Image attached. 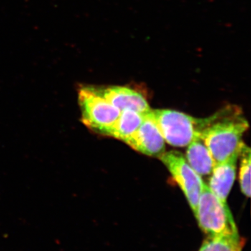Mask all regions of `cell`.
Segmentation results:
<instances>
[{
    "label": "cell",
    "instance_id": "cell-1",
    "mask_svg": "<svg viewBox=\"0 0 251 251\" xmlns=\"http://www.w3.org/2000/svg\"><path fill=\"white\" fill-rule=\"evenodd\" d=\"M249 127L242 110L236 105H227L211 117L202 118L200 138L210 151L214 164L239 151L243 135Z\"/></svg>",
    "mask_w": 251,
    "mask_h": 251
},
{
    "label": "cell",
    "instance_id": "cell-3",
    "mask_svg": "<svg viewBox=\"0 0 251 251\" xmlns=\"http://www.w3.org/2000/svg\"><path fill=\"white\" fill-rule=\"evenodd\" d=\"M146 114L156 124L165 142L171 146L184 148L200 138L202 118L169 109L151 110Z\"/></svg>",
    "mask_w": 251,
    "mask_h": 251
},
{
    "label": "cell",
    "instance_id": "cell-2",
    "mask_svg": "<svg viewBox=\"0 0 251 251\" xmlns=\"http://www.w3.org/2000/svg\"><path fill=\"white\" fill-rule=\"evenodd\" d=\"M195 216L206 237L240 236L228 204L221 202L204 183Z\"/></svg>",
    "mask_w": 251,
    "mask_h": 251
},
{
    "label": "cell",
    "instance_id": "cell-10",
    "mask_svg": "<svg viewBox=\"0 0 251 251\" xmlns=\"http://www.w3.org/2000/svg\"><path fill=\"white\" fill-rule=\"evenodd\" d=\"M144 118L145 114L130 110H122L105 135L125 142L138 129Z\"/></svg>",
    "mask_w": 251,
    "mask_h": 251
},
{
    "label": "cell",
    "instance_id": "cell-8",
    "mask_svg": "<svg viewBox=\"0 0 251 251\" xmlns=\"http://www.w3.org/2000/svg\"><path fill=\"white\" fill-rule=\"evenodd\" d=\"M239 153H234L226 161L214 164L211 171L208 186L224 204H227V197L235 179Z\"/></svg>",
    "mask_w": 251,
    "mask_h": 251
},
{
    "label": "cell",
    "instance_id": "cell-11",
    "mask_svg": "<svg viewBox=\"0 0 251 251\" xmlns=\"http://www.w3.org/2000/svg\"><path fill=\"white\" fill-rule=\"evenodd\" d=\"M245 240L238 237H206L198 251H242Z\"/></svg>",
    "mask_w": 251,
    "mask_h": 251
},
{
    "label": "cell",
    "instance_id": "cell-4",
    "mask_svg": "<svg viewBox=\"0 0 251 251\" xmlns=\"http://www.w3.org/2000/svg\"><path fill=\"white\" fill-rule=\"evenodd\" d=\"M78 103L82 123L100 135H106L120 115V110L104 98L95 87H81Z\"/></svg>",
    "mask_w": 251,
    "mask_h": 251
},
{
    "label": "cell",
    "instance_id": "cell-9",
    "mask_svg": "<svg viewBox=\"0 0 251 251\" xmlns=\"http://www.w3.org/2000/svg\"><path fill=\"white\" fill-rule=\"evenodd\" d=\"M186 160L200 176L211 175L214 166L210 151L199 138L193 140L188 145Z\"/></svg>",
    "mask_w": 251,
    "mask_h": 251
},
{
    "label": "cell",
    "instance_id": "cell-5",
    "mask_svg": "<svg viewBox=\"0 0 251 251\" xmlns=\"http://www.w3.org/2000/svg\"><path fill=\"white\" fill-rule=\"evenodd\" d=\"M158 157L181 188L195 215L204 185L201 176L190 166L184 155L179 151L163 152Z\"/></svg>",
    "mask_w": 251,
    "mask_h": 251
},
{
    "label": "cell",
    "instance_id": "cell-7",
    "mask_svg": "<svg viewBox=\"0 0 251 251\" xmlns=\"http://www.w3.org/2000/svg\"><path fill=\"white\" fill-rule=\"evenodd\" d=\"M99 93L120 112L133 110L146 114L151 110L147 99L139 92L124 86H110L97 88Z\"/></svg>",
    "mask_w": 251,
    "mask_h": 251
},
{
    "label": "cell",
    "instance_id": "cell-12",
    "mask_svg": "<svg viewBox=\"0 0 251 251\" xmlns=\"http://www.w3.org/2000/svg\"><path fill=\"white\" fill-rule=\"evenodd\" d=\"M239 158H240V170H239V183L241 190L244 196L250 197L251 196V151L243 142L240 150H239Z\"/></svg>",
    "mask_w": 251,
    "mask_h": 251
},
{
    "label": "cell",
    "instance_id": "cell-6",
    "mask_svg": "<svg viewBox=\"0 0 251 251\" xmlns=\"http://www.w3.org/2000/svg\"><path fill=\"white\" fill-rule=\"evenodd\" d=\"M124 143L149 156H159L165 152V140L156 124L147 114L138 129Z\"/></svg>",
    "mask_w": 251,
    "mask_h": 251
}]
</instances>
